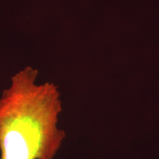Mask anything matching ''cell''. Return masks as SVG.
<instances>
[{"instance_id":"1","label":"cell","mask_w":159,"mask_h":159,"mask_svg":"<svg viewBox=\"0 0 159 159\" xmlns=\"http://www.w3.org/2000/svg\"><path fill=\"white\" fill-rule=\"evenodd\" d=\"M26 67L12 77L0 98L1 159H53L65 137L57 128L61 103L53 83H35Z\"/></svg>"}]
</instances>
